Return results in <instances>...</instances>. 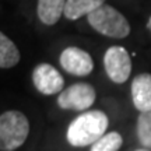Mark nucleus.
<instances>
[{
  "label": "nucleus",
  "instance_id": "nucleus-1",
  "mask_svg": "<svg viewBox=\"0 0 151 151\" xmlns=\"http://www.w3.org/2000/svg\"><path fill=\"white\" fill-rule=\"evenodd\" d=\"M108 116L102 111H88L78 115L69 124L67 141L73 147L92 146L106 133Z\"/></svg>",
  "mask_w": 151,
  "mask_h": 151
},
{
  "label": "nucleus",
  "instance_id": "nucleus-2",
  "mask_svg": "<svg viewBox=\"0 0 151 151\" xmlns=\"http://www.w3.org/2000/svg\"><path fill=\"white\" fill-rule=\"evenodd\" d=\"M29 133L27 116L20 111H7L0 116V148L14 151L21 147Z\"/></svg>",
  "mask_w": 151,
  "mask_h": 151
},
{
  "label": "nucleus",
  "instance_id": "nucleus-3",
  "mask_svg": "<svg viewBox=\"0 0 151 151\" xmlns=\"http://www.w3.org/2000/svg\"><path fill=\"white\" fill-rule=\"evenodd\" d=\"M87 20L95 31L109 38H126L130 34L129 21L112 6L104 4L87 16Z\"/></svg>",
  "mask_w": 151,
  "mask_h": 151
},
{
  "label": "nucleus",
  "instance_id": "nucleus-4",
  "mask_svg": "<svg viewBox=\"0 0 151 151\" xmlns=\"http://www.w3.org/2000/svg\"><path fill=\"white\" fill-rule=\"evenodd\" d=\"M95 98L97 92L91 84L76 83L60 92L58 98V105L62 109L86 111L92 106V104L95 102Z\"/></svg>",
  "mask_w": 151,
  "mask_h": 151
},
{
  "label": "nucleus",
  "instance_id": "nucleus-5",
  "mask_svg": "<svg viewBox=\"0 0 151 151\" xmlns=\"http://www.w3.org/2000/svg\"><path fill=\"white\" fill-rule=\"evenodd\" d=\"M104 66L109 78L116 84H122L132 73L129 52L122 46H111L104 55Z\"/></svg>",
  "mask_w": 151,
  "mask_h": 151
},
{
  "label": "nucleus",
  "instance_id": "nucleus-6",
  "mask_svg": "<svg viewBox=\"0 0 151 151\" xmlns=\"http://www.w3.org/2000/svg\"><path fill=\"white\" fill-rule=\"evenodd\" d=\"M32 83L35 88L41 94L45 95H53L58 92H62L65 80L59 71L52 65L42 63L38 65L32 71Z\"/></svg>",
  "mask_w": 151,
  "mask_h": 151
},
{
  "label": "nucleus",
  "instance_id": "nucleus-7",
  "mask_svg": "<svg viewBox=\"0 0 151 151\" xmlns=\"http://www.w3.org/2000/svg\"><path fill=\"white\" fill-rule=\"evenodd\" d=\"M60 65L69 74L73 76H88L94 69L91 56L86 50L76 46L66 48L60 55Z\"/></svg>",
  "mask_w": 151,
  "mask_h": 151
},
{
  "label": "nucleus",
  "instance_id": "nucleus-8",
  "mask_svg": "<svg viewBox=\"0 0 151 151\" xmlns=\"http://www.w3.org/2000/svg\"><path fill=\"white\" fill-rule=\"evenodd\" d=\"M132 99L140 112L151 111V74L143 73L132 81Z\"/></svg>",
  "mask_w": 151,
  "mask_h": 151
},
{
  "label": "nucleus",
  "instance_id": "nucleus-9",
  "mask_svg": "<svg viewBox=\"0 0 151 151\" xmlns=\"http://www.w3.org/2000/svg\"><path fill=\"white\" fill-rule=\"evenodd\" d=\"M67 0H38L37 13L45 25H55L65 13Z\"/></svg>",
  "mask_w": 151,
  "mask_h": 151
},
{
  "label": "nucleus",
  "instance_id": "nucleus-10",
  "mask_svg": "<svg viewBox=\"0 0 151 151\" xmlns=\"http://www.w3.org/2000/svg\"><path fill=\"white\" fill-rule=\"evenodd\" d=\"M105 0H67L65 7V17L69 20H77L83 16H88L94 10L104 6Z\"/></svg>",
  "mask_w": 151,
  "mask_h": 151
},
{
  "label": "nucleus",
  "instance_id": "nucleus-11",
  "mask_svg": "<svg viewBox=\"0 0 151 151\" xmlns=\"http://www.w3.org/2000/svg\"><path fill=\"white\" fill-rule=\"evenodd\" d=\"M20 62V52L10 38L0 34V67L10 69Z\"/></svg>",
  "mask_w": 151,
  "mask_h": 151
},
{
  "label": "nucleus",
  "instance_id": "nucleus-12",
  "mask_svg": "<svg viewBox=\"0 0 151 151\" xmlns=\"http://www.w3.org/2000/svg\"><path fill=\"white\" fill-rule=\"evenodd\" d=\"M123 144V139L118 132H109L91 146V151H119Z\"/></svg>",
  "mask_w": 151,
  "mask_h": 151
},
{
  "label": "nucleus",
  "instance_id": "nucleus-13",
  "mask_svg": "<svg viewBox=\"0 0 151 151\" xmlns=\"http://www.w3.org/2000/svg\"><path fill=\"white\" fill-rule=\"evenodd\" d=\"M137 137L146 148H151V111L140 112L137 119Z\"/></svg>",
  "mask_w": 151,
  "mask_h": 151
},
{
  "label": "nucleus",
  "instance_id": "nucleus-14",
  "mask_svg": "<svg viewBox=\"0 0 151 151\" xmlns=\"http://www.w3.org/2000/svg\"><path fill=\"white\" fill-rule=\"evenodd\" d=\"M148 29L151 31V17H150V20H148Z\"/></svg>",
  "mask_w": 151,
  "mask_h": 151
},
{
  "label": "nucleus",
  "instance_id": "nucleus-15",
  "mask_svg": "<svg viewBox=\"0 0 151 151\" xmlns=\"http://www.w3.org/2000/svg\"><path fill=\"white\" fill-rule=\"evenodd\" d=\"M136 151H150L148 148H139V150H136Z\"/></svg>",
  "mask_w": 151,
  "mask_h": 151
}]
</instances>
